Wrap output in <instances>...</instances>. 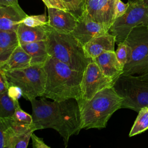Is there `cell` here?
Returning a JSON list of instances; mask_svg holds the SVG:
<instances>
[{
	"mask_svg": "<svg viewBox=\"0 0 148 148\" xmlns=\"http://www.w3.org/2000/svg\"><path fill=\"white\" fill-rule=\"evenodd\" d=\"M32 109V126L35 131L52 128L62 137L66 147L70 137L82 130V120L77 101H47L43 97L30 101Z\"/></svg>",
	"mask_w": 148,
	"mask_h": 148,
	"instance_id": "cell-1",
	"label": "cell"
},
{
	"mask_svg": "<svg viewBox=\"0 0 148 148\" xmlns=\"http://www.w3.org/2000/svg\"><path fill=\"white\" fill-rule=\"evenodd\" d=\"M46 73L43 97L53 101L81 98L83 73L49 56L44 65Z\"/></svg>",
	"mask_w": 148,
	"mask_h": 148,
	"instance_id": "cell-2",
	"label": "cell"
},
{
	"mask_svg": "<svg viewBox=\"0 0 148 148\" xmlns=\"http://www.w3.org/2000/svg\"><path fill=\"white\" fill-rule=\"evenodd\" d=\"M82 120V130L106 127L112 114L121 108L123 99L113 87L106 88L97 92L90 99L77 100Z\"/></svg>",
	"mask_w": 148,
	"mask_h": 148,
	"instance_id": "cell-3",
	"label": "cell"
},
{
	"mask_svg": "<svg viewBox=\"0 0 148 148\" xmlns=\"http://www.w3.org/2000/svg\"><path fill=\"white\" fill-rule=\"evenodd\" d=\"M47 27L46 46L49 56L83 73L91 60L87 56L84 46L72 34L58 32L48 24Z\"/></svg>",
	"mask_w": 148,
	"mask_h": 148,
	"instance_id": "cell-4",
	"label": "cell"
},
{
	"mask_svg": "<svg viewBox=\"0 0 148 148\" xmlns=\"http://www.w3.org/2000/svg\"><path fill=\"white\" fill-rule=\"evenodd\" d=\"M4 72L10 86L17 87L25 99L30 101L43 97L46 80L44 65H33L24 69Z\"/></svg>",
	"mask_w": 148,
	"mask_h": 148,
	"instance_id": "cell-5",
	"label": "cell"
},
{
	"mask_svg": "<svg viewBox=\"0 0 148 148\" xmlns=\"http://www.w3.org/2000/svg\"><path fill=\"white\" fill-rule=\"evenodd\" d=\"M124 41L130 47L131 57L122 75L139 76L148 72V25L134 27Z\"/></svg>",
	"mask_w": 148,
	"mask_h": 148,
	"instance_id": "cell-6",
	"label": "cell"
},
{
	"mask_svg": "<svg viewBox=\"0 0 148 148\" xmlns=\"http://www.w3.org/2000/svg\"><path fill=\"white\" fill-rule=\"evenodd\" d=\"M113 88L123 99L121 108L139 112L148 107V82L136 75H120L114 82Z\"/></svg>",
	"mask_w": 148,
	"mask_h": 148,
	"instance_id": "cell-7",
	"label": "cell"
},
{
	"mask_svg": "<svg viewBox=\"0 0 148 148\" xmlns=\"http://www.w3.org/2000/svg\"><path fill=\"white\" fill-rule=\"evenodd\" d=\"M125 13L116 18L109 30L116 38L117 44L124 42L131 31L140 25H148V7L143 0H128Z\"/></svg>",
	"mask_w": 148,
	"mask_h": 148,
	"instance_id": "cell-8",
	"label": "cell"
},
{
	"mask_svg": "<svg viewBox=\"0 0 148 148\" xmlns=\"http://www.w3.org/2000/svg\"><path fill=\"white\" fill-rule=\"evenodd\" d=\"M114 83V81L105 75L96 62L91 59L83 72L81 98L90 99L99 91L113 87Z\"/></svg>",
	"mask_w": 148,
	"mask_h": 148,
	"instance_id": "cell-9",
	"label": "cell"
},
{
	"mask_svg": "<svg viewBox=\"0 0 148 148\" xmlns=\"http://www.w3.org/2000/svg\"><path fill=\"white\" fill-rule=\"evenodd\" d=\"M115 0H84L83 13L109 28L114 21Z\"/></svg>",
	"mask_w": 148,
	"mask_h": 148,
	"instance_id": "cell-10",
	"label": "cell"
},
{
	"mask_svg": "<svg viewBox=\"0 0 148 148\" xmlns=\"http://www.w3.org/2000/svg\"><path fill=\"white\" fill-rule=\"evenodd\" d=\"M109 28L82 14L72 34L84 46L93 38L109 32Z\"/></svg>",
	"mask_w": 148,
	"mask_h": 148,
	"instance_id": "cell-11",
	"label": "cell"
},
{
	"mask_svg": "<svg viewBox=\"0 0 148 148\" xmlns=\"http://www.w3.org/2000/svg\"><path fill=\"white\" fill-rule=\"evenodd\" d=\"M48 12V25L58 32L71 33L75 28L78 18L69 10L55 8H47Z\"/></svg>",
	"mask_w": 148,
	"mask_h": 148,
	"instance_id": "cell-12",
	"label": "cell"
},
{
	"mask_svg": "<svg viewBox=\"0 0 148 148\" xmlns=\"http://www.w3.org/2000/svg\"><path fill=\"white\" fill-rule=\"evenodd\" d=\"M116 38L109 32L98 36L84 46L87 56L94 59L106 51H114Z\"/></svg>",
	"mask_w": 148,
	"mask_h": 148,
	"instance_id": "cell-13",
	"label": "cell"
},
{
	"mask_svg": "<svg viewBox=\"0 0 148 148\" xmlns=\"http://www.w3.org/2000/svg\"><path fill=\"white\" fill-rule=\"evenodd\" d=\"M93 60L103 74L114 82L124 72V66L118 61L115 51H106Z\"/></svg>",
	"mask_w": 148,
	"mask_h": 148,
	"instance_id": "cell-14",
	"label": "cell"
},
{
	"mask_svg": "<svg viewBox=\"0 0 148 148\" xmlns=\"http://www.w3.org/2000/svg\"><path fill=\"white\" fill-rule=\"evenodd\" d=\"M20 45L46 40L48 35L47 24L39 27H29L21 23L16 31Z\"/></svg>",
	"mask_w": 148,
	"mask_h": 148,
	"instance_id": "cell-15",
	"label": "cell"
},
{
	"mask_svg": "<svg viewBox=\"0 0 148 148\" xmlns=\"http://www.w3.org/2000/svg\"><path fill=\"white\" fill-rule=\"evenodd\" d=\"M27 16L12 6H0V30L17 31L22 20Z\"/></svg>",
	"mask_w": 148,
	"mask_h": 148,
	"instance_id": "cell-16",
	"label": "cell"
},
{
	"mask_svg": "<svg viewBox=\"0 0 148 148\" xmlns=\"http://www.w3.org/2000/svg\"><path fill=\"white\" fill-rule=\"evenodd\" d=\"M19 45H20L16 31L0 30V65L8 60Z\"/></svg>",
	"mask_w": 148,
	"mask_h": 148,
	"instance_id": "cell-17",
	"label": "cell"
},
{
	"mask_svg": "<svg viewBox=\"0 0 148 148\" xmlns=\"http://www.w3.org/2000/svg\"><path fill=\"white\" fill-rule=\"evenodd\" d=\"M31 57L19 45L13 52L8 60L2 65L0 69L4 71L21 69L31 66Z\"/></svg>",
	"mask_w": 148,
	"mask_h": 148,
	"instance_id": "cell-18",
	"label": "cell"
},
{
	"mask_svg": "<svg viewBox=\"0 0 148 148\" xmlns=\"http://www.w3.org/2000/svg\"><path fill=\"white\" fill-rule=\"evenodd\" d=\"M31 57V65H44L49 55L47 51L46 40L21 45Z\"/></svg>",
	"mask_w": 148,
	"mask_h": 148,
	"instance_id": "cell-19",
	"label": "cell"
},
{
	"mask_svg": "<svg viewBox=\"0 0 148 148\" xmlns=\"http://www.w3.org/2000/svg\"><path fill=\"white\" fill-rule=\"evenodd\" d=\"M16 135L8 119L0 118V147L11 148Z\"/></svg>",
	"mask_w": 148,
	"mask_h": 148,
	"instance_id": "cell-20",
	"label": "cell"
},
{
	"mask_svg": "<svg viewBox=\"0 0 148 148\" xmlns=\"http://www.w3.org/2000/svg\"><path fill=\"white\" fill-rule=\"evenodd\" d=\"M17 102L18 98H13L8 91L0 94V118L12 117Z\"/></svg>",
	"mask_w": 148,
	"mask_h": 148,
	"instance_id": "cell-21",
	"label": "cell"
},
{
	"mask_svg": "<svg viewBox=\"0 0 148 148\" xmlns=\"http://www.w3.org/2000/svg\"><path fill=\"white\" fill-rule=\"evenodd\" d=\"M148 129V107L142 108L138 112L136 119L131 128L129 136L138 135Z\"/></svg>",
	"mask_w": 148,
	"mask_h": 148,
	"instance_id": "cell-22",
	"label": "cell"
},
{
	"mask_svg": "<svg viewBox=\"0 0 148 148\" xmlns=\"http://www.w3.org/2000/svg\"><path fill=\"white\" fill-rule=\"evenodd\" d=\"M115 53L118 61L124 66L130 61L131 49L125 41L118 44V47Z\"/></svg>",
	"mask_w": 148,
	"mask_h": 148,
	"instance_id": "cell-23",
	"label": "cell"
},
{
	"mask_svg": "<svg viewBox=\"0 0 148 148\" xmlns=\"http://www.w3.org/2000/svg\"><path fill=\"white\" fill-rule=\"evenodd\" d=\"M21 23L29 27H39L48 24V20L46 13L38 15H27L21 21Z\"/></svg>",
	"mask_w": 148,
	"mask_h": 148,
	"instance_id": "cell-24",
	"label": "cell"
},
{
	"mask_svg": "<svg viewBox=\"0 0 148 148\" xmlns=\"http://www.w3.org/2000/svg\"><path fill=\"white\" fill-rule=\"evenodd\" d=\"M34 131L30 130L25 133L16 135L13 139L11 148H27Z\"/></svg>",
	"mask_w": 148,
	"mask_h": 148,
	"instance_id": "cell-25",
	"label": "cell"
},
{
	"mask_svg": "<svg viewBox=\"0 0 148 148\" xmlns=\"http://www.w3.org/2000/svg\"><path fill=\"white\" fill-rule=\"evenodd\" d=\"M69 9V10L74 13L79 18L82 15L84 0H62Z\"/></svg>",
	"mask_w": 148,
	"mask_h": 148,
	"instance_id": "cell-26",
	"label": "cell"
},
{
	"mask_svg": "<svg viewBox=\"0 0 148 148\" xmlns=\"http://www.w3.org/2000/svg\"><path fill=\"white\" fill-rule=\"evenodd\" d=\"M129 6V3H124L121 0H115L114 3V20L122 16L127 11Z\"/></svg>",
	"mask_w": 148,
	"mask_h": 148,
	"instance_id": "cell-27",
	"label": "cell"
},
{
	"mask_svg": "<svg viewBox=\"0 0 148 148\" xmlns=\"http://www.w3.org/2000/svg\"><path fill=\"white\" fill-rule=\"evenodd\" d=\"M42 1L47 8H55L70 11L66 4L62 0H42Z\"/></svg>",
	"mask_w": 148,
	"mask_h": 148,
	"instance_id": "cell-28",
	"label": "cell"
},
{
	"mask_svg": "<svg viewBox=\"0 0 148 148\" xmlns=\"http://www.w3.org/2000/svg\"><path fill=\"white\" fill-rule=\"evenodd\" d=\"M10 87V84L4 71L0 69V94L8 91Z\"/></svg>",
	"mask_w": 148,
	"mask_h": 148,
	"instance_id": "cell-29",
	"label": "cell"
},
{
	"mask_svg": "<svg viewBox=\"0 0 148 148\" xmlns=\"http://www.w3.org/2000/svg\"><path fill=\"white\" fill-rule=\"evenodd\" d=\"M0 6H12L16 9L20 13L23 14H26L19 5L18 0H0Z\"/></svg>",
	"mask_w": 148,
	"mask_h": 148,
	"instance_id": "cell-30",
	"label": "cell"
},
{
	"mask_svg": "<svg viewBox=\"0 0 148 148\" xmlns=\"http://www.w3.org/2000/svg\"><path fill=\"white\" fill-rule=\"evenodd\" d=\"M31 139L32 140L33 148H50L43 141L42 138H40L35 135L34 132L31 135Z\"/></svg>",
	"mask_w": 148,
	"mask_h": 148,
	"instance_id": "cell-31",
	"label": "cell"
},
{
	"mask_svg": "<svg viewBox=\"0 0 148 148\" xmlns=\"http://www.w3.org/2000/svg\"><path fill=\"white\" fill-rule=\"evenodd\" d=\"M139 78H140L141 79L146 81V82H148V72L143 74V75H139L138 76Z\"/></svg>",
	"mask_w": 148,
	"mask_h": 148,
	"instance_id": "cell-32",
	"label": "cell"
},
{
	"mask_svg": "<svg viewBox=\"0 0 148 148\" xmlns=\"http://www.w3.org/2000/svg\"><path fill=\"white\" fill-rule=\"evenodd\" d=\"M143 2L144 3V4L147 6L148 7V0H143Z\"/></svg>",
	"mask_w": 148,
	"mask_h": 148,
	"instance_id": "cell-33",
	"label": "cell"
}]
</instances>
